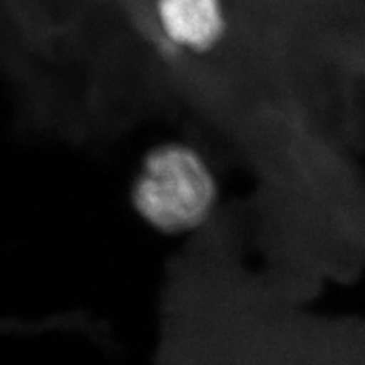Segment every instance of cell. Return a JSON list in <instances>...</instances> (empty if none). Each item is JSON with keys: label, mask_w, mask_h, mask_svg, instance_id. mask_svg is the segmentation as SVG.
Returning a JSON list of instances; mask_svg holds the SVG:
<instances>
[{"label": "cell", "mask_w": 365, "mask_h": 365, "mask_svg": "<svg viewBox=\"0 0 365 365\" xmlns=\"http://www.w3.org/2000/svg\"><path fill=\"white\" fill-rule=\"evenodd\" d=\"M154 13L163 37L190 53L215 49L228 28L224 0H155Z\"/></svg>", "instance_id": "obj_1"}]
</instances>
